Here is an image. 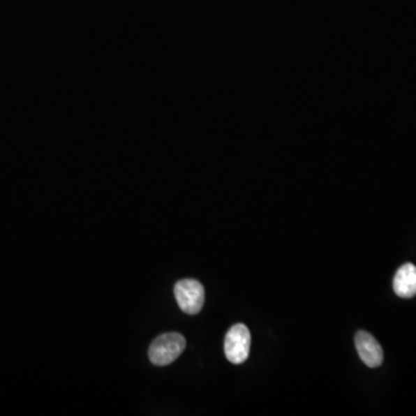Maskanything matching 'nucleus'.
<instances>
[{
  "label": "nucleus",
  "mask_w": 416,
  "mask_h": 416,
  "mask_svg": "<svg viewBox=\"0 0 416 416\" xmlns=\"http://www.w3.org/2000/svg\"><path fill=\"white\" fill-rule=\"evenodd\" d=\"M186 341L184 336L176 332H169L158 336L149 347L148 356L155 366H169L184 352Z\"/></svg>",
  "instance_id": "1"
},
{
  "label": "nucleus",
  "mask_w": 416,
  "mask_h": 416,
  "mask_svg": "<svg viewBox=\"0 0 416 416\" xmlns=\"http://www.w3.org/2000/svg\"><path fill=\"white\" fill-rule=\"evenodd\" d=\"M174 297L181 311L197 315L205 303V289L200 282L192 278L181 280L174 285Z\"/></svg>",
  "instance_id": "2"
},
{
  "label": "nucleus",
  "mask_w": 416,
  "mask_h": 416,
  "mask_svg": "<svg viewBox=\"0 0 416 416\" xmlns=\"http://www.w3.org/2000/svg\"><path fill=\"white\" fill-rule=\"evenodd\" d=\"M251 334L244 324H236L229 329L225 339V357L232 364H242L250 354Z\"/></svg>",
  "instance_id": "3"
},
{
  "label": "nucleus",
  "mask_w": 416,
  "mask_h": 416,
  "mask_svg": "<svg viewBox=\"0 0 416 416\" xmlns=\"http://www.w3.org/2000/svg\"><path fill=\"white\" fill-rule=\"evenodd\" d=\"M355 346L359 357L369 368L382 366L384 354L380 343L370 333L359 331L355 336Z\"/></svg>",
  "instance_id": "4"
},
{
  "label": "nucleus",
  "mask_w": 416,
  "mask_h": 416,
  "mask_svg": "<svg viewBox=\"0 0 416 416\" xmlns=\"http://www.w3.org/2000/svg\"><path fill=\"white\" fill-rule=\"evenodd\" d=\"M393 289L401 299H412L416 295V266L407 262L396 271Z\"/></svg>",
  "instance_id": "5"
}]
</instances>
